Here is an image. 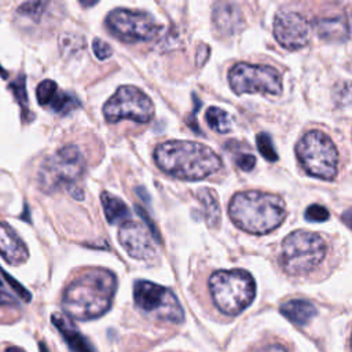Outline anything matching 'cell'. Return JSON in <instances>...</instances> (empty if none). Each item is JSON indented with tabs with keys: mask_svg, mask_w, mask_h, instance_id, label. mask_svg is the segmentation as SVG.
<instances>
[{
	"mask_svg": "<svg viewBox=\"0 0 352 352\" xmlns=\"http://www.w3.org/2000/svg\"><path fill=\"white\" fill-rule=\"evenodd\" d=\"M117 290L116 275L106 268H91L65 290L62 307L67 318L91 320L104 315Z\"/></svg>",
	"mask_w": 352,
	"mask_h": 352,
	"instance_id": "6da1fadb",
	"label": "cell"
},
{
	"mask_svg": "<svg viewBox=\"0 0 352 352\" xmlns=\"http://www.w3.org/2000/svg\"><path fill=\"white\" fill-rule=\"evenodd\" d=\"M158 168L182 180H201L221 168V158L208 146L190 140H169L154 150Z\"/></svg>",
	"mask_w": 352,
	"mask_h": 352,
	"instance_id": "7a4b0ae2",
	"label": "cell"
},
{
	"mask_svg": "<svg viewBox=\"0 0 352 352\" xmlns=\"http://www.w3.org/2000/svg\"><path fill=\"white\" fill-rule=\"evenodd\" d=\"M228 216L238 228L261 235L282 224L286 217V205L276 194L256 190L239 191L228 204Z\"/></svg>",
	"mask_w": 352,
	"mask_h": 352,
	"instance_id": "3957f363",
	"label": "cell"
},
{
	"mask_svg": "<svg viewBox=\"0 0 352 352\" xmlns=\"http://www.w3.org/2000/svg\"><path fill=\"white\" fill-rule=\"evenodd\" d=\"M85 169L87 162L80 148L74 144H67L43 161L37 172V183L45 194L67 190L73 198L82 199L84 191L80 187V182Z\"/></svg>",
	"mask_w": 352,
	"mask_h": 352,
	"instance_id": "277c9868",
	"label": "cell"
},
{
	"mask_svg": "<svg viewBox=\"0 0 352 352\" xmlns=\"http://www.w3.org/2000/svg\"><path fill=\"white\" fill-rule=\"evenodd\" d=\"M209 292L219 311L238 315L253 301L256 283L245 270H220L210 275Z\"/></svg>",
	"mask_w": 352,
	"mask_h": 352,
	"instance_id": "5b68a950",
	"label": "cell"
},
{
	"mask_svg": "<svg viewBox=\"0 0 352 352\" xmlns=\"http://www.w3.org/2000/svg\"><path fill=\"white\" fill-rule=\"evenodd\" d=\"M326 242L322 235L297 230L285 236L280 249V265L290 275H305L314 271L326 256Z\"/></svg>",
	"mask_w": 352,
	"mask_h": 352,
	"instance_id": "8992f818",
	"label": "cell"
},
{
	"mask_svg": "<svg viewBox=\"0 0 352 352\" xmlns=\"http://www.w3.org/2000/svg\"><path fill=\"white\" fill-rule=\"evenodd\" d=\"M302 169L318 179L333 180L337 175L338 153L333 140L320 131L305 132L296 144Z\"/></svg>",
	"mask_w": 352,
	"mask_h": 352,
	"instance_id": "52a82bcc",
	"label": "cell"
},
{
	"mask_svg": "<svg viewBox=\"0 0 352 352\" xmlns=\"http://www.w3.org/2000/svg\"><path fill=\"white\" fill-rule=\"evenodd\" d=\"M133 300L136 307L160 320L180 323L184 319L183 308L175 293L150 280H136L133 285Z\"/></svg>",
	"mask_w": 352,
	"mask_h": 352,
	"instance_id": "ba28073f",
	"label": "cell"
},
{
	"mask_svg": "<svg viewBox=\"0 0 352 352\" xmlns=\"http://www.w3.org/2000/svg\"><path fill=\"white\" fill-rule=\"evenodd\" d=\"M228 82L232 91L238 95H280L282 92V78L279 72L264 65L236 63L228 72Z\"/></svg>",
	"mask_w": 352,
	"mask_h": 352,
	"instance_id": "9c48e42d",
	"label": "cell"
},
{
	"mask_svg": "<svg viewBox=\"0 0 352 352\" xmlns=\"http://www.w3.org/2000/svg\"><path fill=\"white\" fill-rule=\"evenodd\" d=\"M106 28L124 43L148 41L158 36L162 26L144 11L116 8L106 16Z\"/></svg>",
	"mask_w": 352,
	"mask_h": 352,
	"instance_id": "30bf717a",
	"label": "cell"
},
{
	"mask_svg": "<svg viewBox=\"0 0 352 352\" xmlns=\"http://www.w3.org/2000/svg\"><path fill=\"white\" fill-rule=\"evenodd\" d=\"M103 116L109 122L125 118L148 122L154 117V103L142 89L133 85H122L103 104Z\"/></svg>",
	"mask_w": 352,
	"mask_h": 352,
	"instance_id": "8fae6325",
	"label": "cell"
},
{
	"mask_svg": "<svg viewBox=\"0 0 352 352\" xmlns=\"http://www.w3.org/2000/svg\"><path fill=\"white\" fill-rule=\"evenodd\" d=\"M274 36L283 48L296 51L308 44L311 25L296 11H279L274 19Z\"/></svg>",
	"mask_w": 352,
	"mask_h": 352,
	"instance_id": "7c38bea8",
	"label": "cell"
},
{
	"mask_svg": "<svg viewBox=\"0 0 352 352\" xmlns=\"http://www.w3.org/2000/svg\"><path fill=\"white\" fill-rule=\"evenodd\" d=\"M118 241L125 252L138 260H150L155 256L154 236L143 224L128 220L118 230Z\"/></svg>",
	"mask_w": 352,
	"mask_h": 352,
	"instance_id": "4fadbf2b",
	"label": "cell"
},
{
	"mask_svg": "<svg viewBox=\"0 0 352 352\" xmlns=\"http://www.w3.org/2000/svg\"><path fill=\"white\" fill-rule=\"evenodd\" d=\"M36 98L40 106L48 107L58 114H67L80 106V100L74 95L60 91L52 80H43L37 85Z\"/></svg>",
	"mask_w": 352,
	"mask_h": 352,
	"instance_id": "5bb4252c",
	"label": "cell"
},
{
	"mask_svg": "<svg viewBox=\"0 0 352 352\" xmlns=\"http://www.w3.org/2000/svg\"><path fill=\"white\" fill-rule=\"evenodd\" d=\"M0 256L12 265L29 258V250L22 238L4 221H0Z\"/></svg>",
	"mask_w": 352,
	"mask_h": 352,
	"instance_id": "9a60e30c",
	"label": "cell"
},
{
	"mask_svg": "<svg viewBox=\"0 0 352 352\" xmlns=\"http://www.w3.org/2000/svg\"><path fill=\"white\" fill-rule=\"evenodd\" d=\"M51 320L52 324L62 334L70 352H95L88 340L78 331V329L74 326L70 318L63 316L60 314H52Z\"/></svg>",
	"mask_w": 352,
	"mask_h": 352,
	"instance_id": "2e32d148",
	"label": "cell"
},
{
	"mask_svg": "<svg viewBox=\"0 0 352 352\" xmlns=\"http://www.w3.org/2000/svg\"><path fill=\"white\" fill-rule=\"evenodd\" d=\"M314 29L320 38L329 41H344L349 34L348 22L344 16L319 18L314 22Z\"/></svg>",
	"mask_w": 352,
	"mask_h": 352,
	"instance_id": "e0dca14e",
	"label": "cell"
},
{
	"mask_svg": "<svg viewBox=\"0 0 352 352\" xmlns=\"http://www.w3.org/2000/svg\"><path fill=\"white\" fill-rule=\"evenodd\" d=\"M280 312L294 324L302 326L309 323L311 319L316 315V308L308 300L293 298L280 305Z\"/></svg>",
	"mask_w": 352,
	"mask_h": 352,
	"instance_id": "ac0fdd59",
	"label": "cell"
},
{
	"mask_svg": "<svg viewBox=\"0 0 352 352\" xmlns=\"http://www.w3.org/2000/svg\"><path fill=\"white\" fill-rule=\"evenodd\" d=\"M100 202H102V206H103L106 220L110 224L128 221L129 209L121 198H118V197H116V195H113L107 191H103L102 195H100Z\"/></svg>",
	"mask_w": 352,
	"mask_h": 352,
	"instance_id": "d6986e66",
	"label": "cell"
},
{
	"mask_svg": "<svg viewBox=\"0 0 352 352\" xmlns=\"http://www.w3.org/2000/svg\"><path fill=\"white\" fill-rule=\"evenodd\" d=\"M213 21L217 29L226 33H232L236 29V25L242 22L239 8L235 4H217L213 11Z\"/></svg>",
	"mask_w": 352,
	"mask_h": 352,
	"instance_id": "ffe728a7",
	"label": "cell"
},
{
	"mask_svg": "<svg viewBox=\"0 0 352 352\" xmlns=\"http://www.w3.org/2000/svg\"><path fill=\"white\" fill-rule=\"evenodd\" d=\"M198 199L204 208V214L208 226L210 228L219 227V223L221 220V210H220V204L217 199V194L209 188V187H202L198 190Z\"/></svg>",
	"mask_w": 352,
	"mask_h": 352,
	"instance_id": "44dd1931",
	"label": "cell"
},
{
	"mask_svg": "<svg viewBox=\"0 0 352 352\" xmlns=\"http://www.w3.org/2000/svg\"><path fill=\"white\" fill-rule=\"evenodd\" d=\"M205 120L209 128L219 133H227L231 131L232 125L230 114L220 107H209L205 113Z\"/></svg>",
	"mask_w": 352,
	"mask_h": 352,
	"instance_id": "7402d4cb",
	"label": "cell"
},
{
	"mask_svg": "<svg viewBox=\"0 0 352 352\" xmlns=\"http://www.w3.org/2000/svg\"><path fill=\"white\" fill-rule=\"evenodd\" d=\"M256 143H257V148L260 151V154L267 160V161H271V162H275L278 160V154H276V150L274 147V143L270 138L268 133L265 132H261L256 136Z\"/></svg>",
	"mask_w": 352,
	"mask_h": 352,
	"instance_id": "603a6c76",
	"label": "cell"
},
{
	"mask_svg": "<svg viewBox=\"0 0 352 352\" xmlns=\"http://www.w3.org/2000/svg\"><path fill=\"white\" fill-rule=\"evenodd\" d=\"M10 91L12 92L15 99L18 100L21 109L23 111H28L29 107H28V95H26L25 77L23 76H18V78L10 84Z\"/></svg>",
	"mask_w": 352,
	"mask_h": 352,
	"instance_id": "cb8c5ba5",
	"label": "cell"
},
{
	"mask_svg": "<svg viewBox=\"0 0 352 352\" xmlns=\"http://www.w3.org/2000/svg\"><path fill=\"white\" fill-rule=\"evenodd\" d=\"M59 47H60L63 54H70L72 51L82 48L84 47V40H82V37H80L77 34L66 33V34L60 36Z\"/></svg>",
	"mask_w": 352,
	"mask_h": 352,
	"instance_id": "d4e9b609",
	"label": "cell"
},
{
	"mask_svg": "<svg viewBox=\"0 0 352 352\" xmlns=\"http://www.w3.org/2000/svg\"><path fill=\"white\" fill-rule=\"evenodd\" d=\"M45 6H47V3H43V1H29V3H23L22 6L18 7V14H19V15H23V16L33 18V19H38L40 15L43 14Z\"/></svg>",
	"mask_w": 352,
	"mask_h": 352,
	"instance_id": "484cf974",
	"label": "cell"
},
{
	"mask_svg": "<svg viewBox=\"0 0 352 352\" xmlns=\"http://www.w3.org/2000/svg\"><path fill=\"white\" fill-rule=\"evenodd\" d=\"M304 216L309 221H326L329 219L330 213L324 206H322L319 204H314L307 208Z\"/></svg>",
	"mask_w": 352,
	"mask_h": 352,
	"instance_id": "4316f807",
	"label": "cell"
},
{
	"mask_svg": "<svg viewBox=\"0 0 352 352\" xmlns=\"http://www.w3.org/2000/svg\"><path fill=\"white\" fill-rule=\"evenodd\" d=\"M92 51L99 60H104V59L110 58L113 54L111 47L106 41H103L102 38H98V37L92 40Z\"/></svg>",
	"mask_w": 352,
	"mask_h": 352,
	"instance_id": "83f0119b",
	"label": "cell"
},
{
	"mask_svg": "<svg viewBox=\"0 0 352 352\" xmlns=\"http://www.w3.org/2000/svg\"><path fill=\"white\" fill-rule=\"evenodd\" d=\"M0 274H1V275H3V278L7 280V283L12 287V290H14V292H15V293H16V294L23 300V301L29 302V301L32 300L30 293H29V292H28V290L21 285V283H18L14 278H11V276H10L4 270H1V268H0Z\"/></svg>",
	"mask_w": 352,
	"mask_h": 352,
	"instance_id": "f1b7e54d",
	"label": "cell"
},
{
	"mask_svg": "<svg viewBox=\"0 0 352 352\" xmlns=\"http://www.w3.org/2000/svg\"><path fill=\"white\" fill-rule=\"evenodd\" d=\"M236 162V166L245 172L248 170H252L256 165V157L252 155V154H239L235 160Z\"/></svg>",
	"mask_w": 352,
	"mask_h": 352,
	"instance_id": "f546056e",
	"label": "cell"
},
{
	"mask_svg": "<svg viewBox=\"0 0 352 352\" xmlns=\"http://www.w3.org/2000/svg\"><path fill=\"white\" fill-rule=\"evenodd\" d=\"M3 305H15V300L4 290L3 283L0 280V307Z\"/></svg>",
	"mask_w": 352,
	"mask_h": 352,
	"instance_id": "4dcf8cb0",
	"label": "cell"
},
{
	"mask_svg": "<svg viewBox=\"0 0 352 352\" xmlns=\"http://www.w3.org/2000/svg\"><path fill=\"white\" fill-rule=\"evenodd\" d=\"M256 352H287V351H286L285 346L278 345V344H274V345H268V346L260 348V349H257Z\"/></svg>",
	"mask_w": 352,
	"mask_h": 352,
	"instance_id": "1f68e13d",
	"label": "cell"
},
{
	"mask_svg": "<svg viewBox=\"0 0 352 352\" xmlns=\"http://www.w3.org/2000/svg\"><path fill=\"white\" fill-rule=\"evenodd\" d=\"M341 220H342V223H344L348 228L352 230V208H349V209H346L345 212H342Z\"/></svg>",
	"mask_w": 352,
	"mask_h": 352,
	"instance_id": "d6a6232c",
	"label": "cell"
},
{
	"mask_svg": "<svg viewBox=\"0 0 352 352\" xmlns=\"http://www.w3.org/2000/svg\"><path fill=\"white\" fill-rule=\"evenodd\" d=\"M4 352H25V349L19 348V346H8Z\"/></svg>",
	"mask_w": 352,
	"mask_h": 352,
	"instance_id": "836d02e7",
	"label": "cell"
},
{
	"mask_svg": "<svg viewBox=\"0 0 352 352\" xmlns=\"http://www.w3.org/2000/svg\"><path fill=\"white\" fill-rule=\"evenodd\" d=\"M38 345H40V346H38V348H40V352H50L48 348H47V345H45L44 342H40Z\"/></svg>",
	"mask_w": 352,
	"mask_h": 352,
	"instance_id": "e575fe53",
	"label": "cell"
},
{
	"mask_svg": "<svg viewBox=\"0 0 352 352\" xmlns=\"http://www.w3.org/2000/svg\"><path fill=\"white\" fill-rule=\"evenodd\" d=\"M351 352H352V336H351Z\"/></svg>",
	"mask_w": 352,
	"mask_h": 352,
	"instance_id": "d590c367",
	"label": "cell"
}]
</instances>
